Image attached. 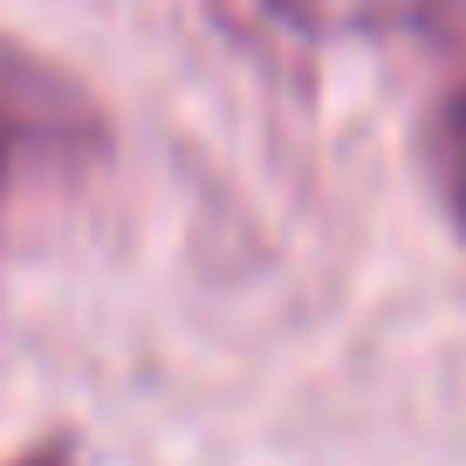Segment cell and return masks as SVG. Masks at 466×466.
<instances>
[{
	"label": "cell",
	"instance_id": "6da1fadb",
	"mask_svg": "<svg viewBox=\"0 0 466 466\" xmlns=\"http://www.w3.org/2000/svg\"><path fill=\"white\" fill-rule=\"evenodd\" d=\"M103 158V110L76 76L0 35V213Z\"/></svg>",
	"mask_w": 466,
	"mask_h": 466
},
{
	"label": "cell",
	"instance_id": "7a4b0ae2",
	"mask_svg": "<svg viewBox=\"0 0 466 466\" xmlns=\"http://www.w3.org/2000/svg\"><path fill=\"white\" fill-rule=\"evenodd\" d=\"M425 178H432L446 219L466 233V83L446 89L432 124H425Z\"/></svg>",
	"mask_w": 466,
	"mask_h": 466
},
{
	"label": "cell",
	"instance_id": "3957f363",
	"mask_svg": "<svg viewBox=\"0 0 466 466\" xmlns=\"http://www.w3.org/2000/svg\"><path fill=\"white\" fill-rule=\"evenodd\" d=\"M21 466H69V446H42V452H28Z\"/></svg>",
	"mask_w": 466,
	"mask_h": 466
}]
</instances>
